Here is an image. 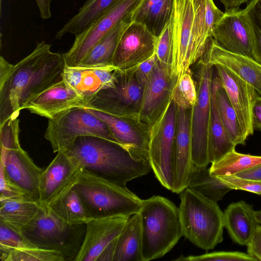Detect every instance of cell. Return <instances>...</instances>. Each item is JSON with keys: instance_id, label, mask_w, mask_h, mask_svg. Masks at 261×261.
Here are the masks:
<instances>
[{"instance_id": "cell-1", "label": "cell", "mask_w": 261, "mask_h": 261, "mask_svg": "<svg viewBox=\"0 0 261 261\" xmlns=\"http://www.w3.org/2000/svg\"><path fill=\"white\" fill-rule=\"evenodd\" d=\"M51 45L38 42L34 50L0 76V124L20 111L32 99L63 80L65 63L62 54Z\"/></svg>"}, {"instance_id": "cell-2", "label": "cell", "mask_w": 261, "mask_h": 261, "mask_svg": "<svg viewBox=\"0 0 261 261\" xmlns=\"http://www.w3.org/2000/svg\"><path fill=\"white\" fill-rule=\"evenodd\" d=\"M66 152L83 167L108 180L126 187L127 182L147 174L148 161L133 156L121 145L99 137H78Z\"/></svg>"}, {"instance_id": "cell-3", "label": "cell", "mask_w": 261, "mask_h": 261, "mask_svg": "<svg viewBox=\"0 0 261 261\" xmlns=\"http://www.w3.org/2000/svg\"><path fill=\"white\" fill-rule=\"evenodd\" d=\"M171 75L177 80L202 57L212 37L205 19V0H174Z\"/></svg>"}, {"instance_id": "cell-4", "label": "cell", "mask_w": 261, "mask_h": 261, "mask_svg": "<svg viewBox=\"0 0 261 261\" xmlns=\"http://www.w3.org/2000/svg\"><path fill=\"white\" fill-rule=\"evenodd\" d=\"M139 214L142 261L163 257L183 236L179 208L168 199L153 196L143 200Z\"/></svg>"}, {"instance_id": "cell-5", "label": "cell", "mask_w": 261, "mask_h": 261, "mask_svg": "<svg viewBox=\"0 0 261 261\" xmlns=\"http://www.w3.org/2000/svg\"><path fill=\"white\" fill-rule=\"evenodd\" d=\"M179 194L183 236L200 248L213 249L223 239V212L217 202L194 190L187 188Z\"/></svg>"}, {"instance_id": "cell-6", "label": "cell", "mask_w": 261, "mask_h": 261, "mask_svg": "<svg viewBox=\"0 0 261 261\" xmlns=\"http://www.w3.org/2000/svg\"><path fill=\"white\" fill-rule=\"evenodd\" d=\"M93 218L129 217L138 213L143 200L126 187L84 170L74 186Z\"/></svg>"}, {"instance_id": "cell-7", "label": "cell", "mask_w": 261, "mask_h": 261, "mask_svg": "<svg viewBox=\"0 0 261 261\" xmlns=\"http://www.w3.org/2000/svg\"><path fill=\"white\" fill-rule=\"evenodd\" d=\"M85 225H70L41 206L23 236L37 247L60 252L65 260H74L82 244Z\"/></svg>"}, {"instance_id": "cell-8", "label": "cell", "mask_w": 261, "mask_h": 261, "mask_svg": "<svg viewBox=\"0 0 261 261\" xmlns=\"http://www.w3.org/2000/svg\"><path fill=\"white\" fill-rule=\"evenodd\" d=\"M85 136L99 137L119 144L103 121L82 107L69 109L49 119L44 137L54 152H58L66 151L78 137Z\"/></svg>"}, {"instance_id": "cell-9", "label": "cell", "mask_w": 261, "mask_h": 261, "mask_svg": "<svg viewBox=\"0 0 261 261\" xmlns=\"http://www.w3.org/2000/svg\"><path fill=\"white\" fill-rule=\"evenodd\" d=\"M197 99L190 109L192 155L194 167L210 164L208 146L211 110L212 82L214 67L202 57L197 62Z\"/></svg>"}, {"instance_id": "cell-10", "label": "cell", "mask_w": 261, "mask_h": 261, "mask_svg": "<svg viewBox=\"0 0 261 261\" xmlns=\"http://www.w3.org/2000/svg\"><path fill=\"white\" fill-rule=\"evenodd\" d=\"M177 106L170 100L147 132L148 161L155 177L165 188L173 187V152Z\"/></svg>"}, {"instance_id": "cell-11", "label": "cell", "mask_w": 261, "mask_h": 261, "mask_svg": "<svg viewBox=\"0 0 261 261\" xmlns=\"http://www.w3.org/2000/svg\"><path fill=\"white\" fill-rule=\"evenodd\" d=\"M144 86L138 80L133 68L118 69L116 71L114 86L98 92L87 102L85 108L136 121Z\"/></svg>"}, {"instance_id": "cell-12", "label": "cell", "mask_w": 261, "mask_h": 261, "mask_svg": "<svg viewBox=\"0 0 261 261\" xmlns=\"http://www.w3.org/2000/svg\"><path fill=\"white\" fill-rule=\"evenodd\" d=\"M141 0H118L84 31L75 35L69 50L63 54L65 65L78 66L91 49L118 22L132 16Z\"/></svg>"}, {"instance_id": "cell-13", "label": "cell", "mask_w": 261, "mask_h": 261, "mask_svg": "<svg viewBox=\"0 0 261 261\" xmlns=\"http://www.w3.org/2000/svg\"><path fill=\"white\" fill-rule=\"evenodd\" d=\"M176 82V79L171 75V69L158 61L145 83L136 117V121L142 129L147 133L163 112L171 99Z\"/></svg>"}, {"instance_id": "cell-14", "label": "cell", "mask_w": 261, "mask_h": 261, "mask_svg": "<svg viewBox=\"0 0 261 261\" xmlns=\"http://www.w3.org/2000/svg\"><path fill=\"white\" fill-rule=\"evenodd\" d=\"M83 170V166L66 152H57L41 175V206L47 208L65 195L75 186Z\"/></svg>"}, {"instance_id": "cell-15", "label": "cell", "mask_w": 261, "mask_h": 261, "mask_svg": "<svg viewBox=\"0 0 261 261\" xmlns=\"http://www.w3.org/2000/svg\"><path fill=\"white\" fill-rule=\"evenodd\" d=\"M0 169L11 185L40 203V180L43 170L21 147L1 149Z\"/></svg>"}, {"instance_id": "cell-16", "label": "cell", "mask_w": 261, "mask_h": 261, "mask_svg": "<svg viewBox=\"0 0 261 261\" xmlns=\"http://www.w3.org/2000/svg\"><path fill=\"white\" fill-rule=\"evenodd\" d=\"M157 37L142 23L132 22L122 34L112 64L119 70L132 68L155 54Z\"/></svg>"}, {"instance_id": "cell-17", "label": "cell", "mask_w": 261, "mask_h": 261, "mask_svg": "<svg viewBox=\"0 0 261 261\" xmlns=\"http://www.w3.org/2000/svg\"><path fill=\"white\" fill-rule=\"evenodd\" d=\"M128 217L95 218L86 224L84 238L74 261H97L119 237Z\"/></svg>"}, {"instance_id": "cell-18", "label": "cell", "mask_w": 261, "mask_h": 261, "mask_svg": "<svg viewBox=\"0 0 261 261\" xmlns=\"http://www.w3.org/2000/svg\"><path fill=\"white\" fill-rule=\"evenodd\" d=\"M212 37L226 50L253 59L252 37L245 8L225 12L214 28Z\"/></svg>"}, {"instance_id": "cell-19", "label": "cell", "mask_w": 261, "mask_h": 261, "mask_svg": "<svg viewBox=\"0 0 261 261\" xmlns=\"http://www.w3.org/2000/svg\"><path fill=\"white\" fill-rule=\"evenodd\" d=\"M237 114L243 135L247 138L253 134L252 108L258 94L249 84L229 69L220 65L213 66Z\"/></svg>"}, {"instance_id": "cell-20", "label": "cell", "mask_w": 261, "mask_h": 261, "mask_svg": "<svg viewBox=\"0 0 261 261\" xmlns=\"http://www.w3.org/2000/svg\"><path fill=\"white\" fill-rule=\"evenodd\" d=\"M194 169L190 128V110L177 106L172 192L179 194L188 187Z\"/></svg>"}, {"instance_id": "cell-21", "label": "cell", "mask_w": 261, "mask_h": 261, "mask_svg": "<svg viewBox=\"0 0 261 261\" xmlns=\"http://www.w3.org/2000/svg\"><path fill=\"white\" fill-rule=\"evenodd\" d=\"M118 69L114 65L100 67L65 65L63 80L87 103L100 90L114 86L116 71Z\"/></svg>"}, {"instance_id": "cell-22", "label": "cell", "mask_w": 261, "mask_h": 261, "mask_svg": "<svg viewBox=\"0 0 261 261\" xmlns=\"http://www.w3.org/2000/svg\"><path fill=\"white\" fill-rule=\"evenodd\" d=\"M202 58L212 66L218 64L229 69L261 95V64L254 59L226 50L212 37Z\"/></svg>"}, {"instance_id": "cell-23", "label": "cell", "mask_w": 261, "mask_h": 261, "mask_svg": "<svg viewBox=\"0 0 261 261\" xmlns=\"http://www.w3.org/2000/svg\"><path fill=\"white\" fill-rule=\"evenodd\" d=\"M85 101L64 80L51 86L30 101L23 109L51 119L69 109L85 108Z\"/></svg>"}, {"instance_id": "cell-24", "label": "cell", "mask_w": 261, "mask_h": 261, "mask_svg": "<svg viewBox=\"0 0 261 261\" xmlns=\"http://www.w3.org/2000/svg\"><path fill=\"white\" fill-rule=\"evenodd\" d=\"M102 121L119 144L139 159L148 161L147 137L140 135L126 119L99 110L87 108Z\"/></svg>"}, {"instance_id": "cell-25", "label": "cell", "mask_w": 261, "mask_h": 261, "mask_svg": "<svg viewBox=\"0 0 261 261\" xmlns=\"http://www.w3.org/2000/svg\"><path fill=\"white\" fill-rule=\"evenodd\" d=\"M252 206L244 200L230 204L223 212L224 225L231 239L247 246L259 225Z\"/></svg>"}, {"instance_id": "cell-26", "label": "cell", "mask_w": 261, "mask_h": 261, "mask_svg": "<svg viewBox=\"0 0 261 261\" xmlns=\"http://www.w3.org/2000/svg\"><path fill=\"white\" fill-rule=\"evenodd\" d=\"M40 208L39 202L27 197L1 201L0 223L23 236Z\"/></svg>"}, {"instance_id": "cell-27", "label": "cell", "mask_w": 261, "mask_h": 261, "mask_svg": "<svg viewBox=\"0 0 261 261\" xmlns=\"http://www.w3.org/2000/svg\"><path fill=\"white\" fill-rule=\"evenodd\" d=\"M132 22L130 16L118 22L91 49L78 66L113 65V57L119 39Z\"/></svg>"}, {"instance_id": "cell-28", "label": "cell", "mask_w": 261, "mask_h": 261, "mask_svg": "<svg viewBox=\"0 0 261 261\" xmlns=\"http://www.w3.org/2000/svg\"><path fill=\"white\" fill-rule=\"evenodd\" d=\"M113 261H142L139 213L129 216L117 240Z\"/></svg>"}, {"instance_id": "cell-29", "label": "cell", "mask_w": 261, "mask_h": 261, "mask_svg": "<svg viewBox=\"0 0 261 261\" xmlns=\"http://www.w3.org/2000/svg\"><path fill=\"white\" fill-rule=\"evenodd\" d=\"M237 145L228 136L221 119L217 105L215 88L212 82L211 110L208 146L210 163L216 162Z\"/></svg>"}, {"instance_id": "cell-30", "label": "cell", "mask_w": 261, "mask_h": 261, "mask_svg": "<svg viewBox=\"0 0 261 261\" xmlns=\"http://www.w3.org/2000/svg\"><path fill=\"white\" fill-rule=\"evenodd\" d=\"M118 0H87L78 13L59 31L55 38L60 39L67 33H81L100 17Z\"/></svg>"}, {"instance_id": "cell-31", "label": "cell", "mask_w": 261, "mask_h": 261, "mask_svg": "<svg viewBox=\"0 0 261 261\" xmlns=\"http://www.w3.org/2000/svg\"><path fill=\"white\" fill-rule=\"evenodd\" d=\"M46 208L70 225L86 224L93 219L74 187Z\"/></svg>"}, {"instance_id": "cell-32", "label": "cell", "mask_w": 261, "mask_h": 261, "mask_svg": "<svg viewBox=\"0 0 261 261\" xmlns=\"http://www.w3.org/2000/svg\"><path fill=\"white\" fill-rule=\"evenodd\" d=\"M219 113L225 128L232 141L236 145L246 144L236 112L218 77H213Z\"/></svg>"}, {"instance_id": "cell-33", "label": "cell", "mask_w": 261, "mask_h": 261, "mask_svg": "<svg viewBox=\"0 0 261 261\" xmlns=\"http://www.w3.org/2000/svg\"><path fill=\"white\" fill-rule=\"evenodd\" d=\"M260 165L261 155L241 153L234 149L212 163L210 171L217 177L236 175Z\"/></svg>"}, {"instance_id": "cell-34", "label": "cell", "mask_w": 261, "mask_h": 261, "mask_svg": "<svg viewBox=\"0 0 261 261\" xmlns=\"http://www.w3.org/2000/svg\"><path fill=\"white\" fill-rule=\"evenodd\" d=\"M187 188L216 202L231 190L219 178L211 175L207 167H194Z\"/></svg>"}, {"instance_id": "cell-35", "label": "cell", "mask_w": 261, "mask_h": 261, "mask_svg": "<svg viewBox=\"0 0 261 261\" xmlns=\"http://www.w3.org/2000/svg\"><path fill=\"white\" fill-rule=\"evenodd\" d=\"M174 0H161L150 8L142 23L154 36L158 37L169 21Z\"/></svg>"}, {"instance_id": "cell-36", "label": "cell", "mask_w": 261, "mask_h": 261, "mask_svg": "<svg viewBox=\"0 0 261 261\" xmlns=\"http://www.w3.org/2000/svg\"><path fill=\"white\" fill-rule=\"evenodd\" d=\"M60 252L42 248L36 246L15 250L9 253L2 261H64Z\"/></svg>"}, {"instance_id": "cell-37", "label": "cell", "mask_w": 261, "mask_h": 261, "mask_svg": "<svg viewBox=\"0 0 261 261\" xmlns=\"http://www.w3.org/2000/svg\"><path fill=\"white\" fill-rule=\"evenodd\" d=\"M171 98L176 105L186 110H190L197 99V88L190 71L182 75L175 84Z\"/></svg>"}, {"instance_id": "cell-38", "label": "cell", "mask_w": 261, "mask_h": 261, "mask_svg": "<svg viewBox=\"0 0 261 261\" xmlns=\"http://www.w3.org/2000/svg\"><path fill=\"white\" fill-rule=\"evenodd\" d=\"M245 9L252 37L253 59L261 64V0H252Z\"/></svg>"}, {"instance_id": "cell-39", "label": "cell", "mask_w": 261, "mask_h": 261, "mask_svg": "<svg viewBox=\"0 0 261 261\" xmlns=\"http://www.w3.org/2000/svg\"><path fill=\"white\" fill-rule=\"evenodd\" d=\"M36 246L23 236L18 234L0 223L1 260L11 252L28 247Z\"/></svg>"}, {"instance_id": "cell-40", "label": "cell", "mask_w": 261, "mask_h": 261, "mask_svg": "<svg viewBox=\"0 0 261 261\" xmlns=\"http://www.w3.org/2000/svg\"><path fill=\"white\" fill-rule=\"evenodd\" d=\"M178 261H256L249 254L239 251H216L199 255H181Z\"/></svg>"}, {"instance_id": "cell-41", "label": "cell", "mask_w": 261, "mask_h": 261, "mask_svg": "<svg viewBox=\"0 0 261 261\" xmlns=\"http://www.w3.org/2000/svg\"><path fill=\"white\" fill-rule=\"evenodd\" d=\"M155 54L159 62L171 69L172 58V35L170 19L157 38Z\"/></svg>"}, {"instance_id": "cell-42", "label": "cell", "mask_w": 261, "mask_h": 261, "mask_svg": "<svg viewBox=\"0 0 261 261\" xmlns=\"http://www.w3.org/2000/svg\"><path fill=\"white\" fill-rule=\"evenodd\" d=\"M19 121L10 118L0 124L1 149H11L21 147L19 140Z\"/></svg>"}, {"instance_id": "cell-43", "label": "cell", "mask_w": 261, "mask_h": 261, "mask_svg": "<svg viewBox=\"0 0 261 261\" xmlns=\"http://www.w3.org/2000/svg\"><path fill=\"white\" fill-rule=\"evenodd\" d=\"M231 190H241L261 195V179H256L240 177L236 175L218 177Z\"/></svg>"}, {"instance_id": "cell-44", "label": "cell", "mask_w": 261, "mask_h": 261, "mask_svg": "<svg viewBox=\"0 0 261 261\" xmlns=\"http://www.w3.org/2000/svg\"><path fill=\"white\" fill-rule=\"evenodd\" d=\"M0 201L27 197L18 189L11 185L6 178L3 171L0 169Z\"/></svg>"}, {"instance_id": "cell-45", "label": "cell", "mask_w": 261, "mask_h": 261, "mask_svg": "<svg viewBox=\"0 0 261 261\" xmlns=\"http://www.w3.org/2000/svg\"><path fill=\"white\" fill-rule=\"evenodd\" d=\"M158 61L154 54L149 59L132 68L138 80L143 84H145L155 65Z\"/></svg>"}, {"instance_id": "cell-46", "label": "cell", "mask_w": 261, "mask_h": 261, "mask_svg": "<svg viewBox=\"0 0 261 261\" xmlns=\"http://www.w3.org/2000/svg\"><path fill=\"white\" fill-rule=\"evenodd\" d=\"M224 13L216 7L213 0H205L206 22L213 34L214 28L224 15Z\"/></svg>"}, {"instance_id": "cell-47", "label": "cell", "mask_w": 261, "mask_h": 261, "mask_svg": "<svg viewBox=\"0 0 261 261\" xmlns=\"http://www.w3.org/2000/svg\"><path fill=\"white\" fill-rule=\"evenodd\" d=\"M247 246V253L257 260H261V225L259 224Z\"/></svg>"}, {"instance_id": "cell-48", "label": "cell", "mask_w": 261, "mask_h": 261, "mask_svg": "<svg viewBox=\"0 0 261 261\" xmlns=\"http://www.w3.org/2000/svg\"><path fill=\"white\" fill-rule=\"evenodd\" d=\"M160 1L161 0H141L132 13V21L142 23L150 8Z\"/></svg>"}, {"instance_id": "cell-49", "label": "cell", "mask_w": 261, "mask_h": 261, "mask_svg": "<svg viewBox=\"0 0 261 261\" xmlns=\"http://www.w3.org/2000/svg\"><path fill=\"white\" fill-rule=\"evenodd\" d=\"M252 124L254 130L261 131V95L257 94L252 108Z\"/></svg>"}, {"instance_id": "cell-50", "label": "cell", "mask_w": 261, "mask_h": 261, "mask_svg": "<svg viewBox=\"0 0 261 261\" xmlns=\"http://www.w3.org/2000/svg\"><path fill=\"white\" fill-rule=\"evenodd\" d=\"M38 7L40 17L44 19L51 17L50 3L52 0H35Z\"/></svg>"}, {"instance_id": "cell-51", "label": "cell", "mask_w": 261, "mask_h": 261, "mask_svg": "<svg viewBox=\"0 0 261 261\" xmlns=\"http://www.w3.org/2000/svg\"><path fill=\"white\" fill-rule=\"evenodd\" d=\"M225 7V12H230L239 10L240 6L249 0H220Z\"/></svg>"}, {"instance_id": "cell-52", "label": "cell", "mask_w": 261, "mask_h": 261, "mask_svg": "<svg viewBox=\"0 0 261 261\" xmlns=\"http://www.w3.org/2000/svg\"><path fill=\"white\" fill-rule=\"evenodd\" d=\"M236 175L242 177L251 179H261V165L240 172Z\"/></svg>"}, {"instance_id": "cell-53", "label": "cell", "mask_w": 261, "mask_h": 261, "mask_svg": "<svg viewBox=\"0 0 261 261\" xmlns=\"http://www.w3.org/2000/svg\"><path fill=\"white\" fill-rule=\"evenodd\" d=\"M254 215L258 223L261 225V210L254 211Z\"/></svg>"}, {"instance_id": "cell-54", "label": "cell", "mask_w": 261, "mask_h": 261, "mask_svg": "<svg viewBox=\"0 0 261 261\" xmlns=\"http://www.w3.org/2000/svg\"><path fill=\"white\" fill-rule=\"evenodd\" d=\"M2 1V0H1Z\"/></svg>"}]
</instances>
